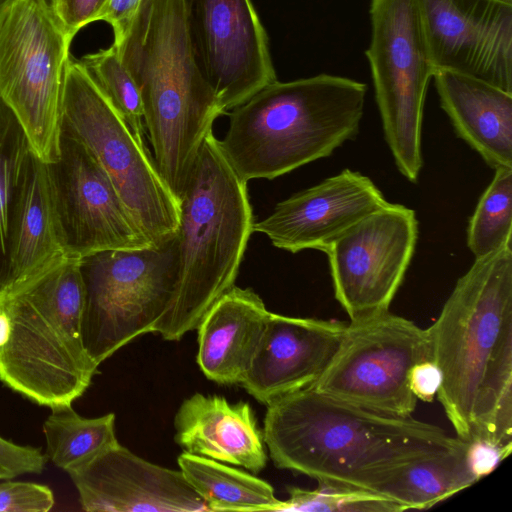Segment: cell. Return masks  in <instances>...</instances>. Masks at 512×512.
Masks as SVG:
<instances>
[{"label": "cell", "instance_id": "cell-20", "mask_svg": "<svg viewBox=\"0 0 512 512\" xmlns=\"http://www.w3.org/2000/svg\"><path fill=\"white\" fill-rule=\"evenodd\" d=\"M455 133L492 169L512 168V93L449 69L433 75Z\"/></svg>", "mask_w": 512, "mask_h": 512}, {"label": "cell", "instance_id": "cell-14", "mask_svg": "<svg viewBox=\"0 0 512 512\" xmlns=\"http://www.w3.org/2000/svg\"><path fill=\"white\" fill-rule=\"evenodd\" d=\"M46 165L67 257L153 246L80 142L61 133L59 158Z\"/></svg>", "mask_w": 512, "mask_h": 512}, {"label": "cell", "instance_id": "cell-15", "mask_svg": "<svg viewBox=\"0 0 512 512\" xmlns=\"http://www.w3.org/2000/svg\"><path fill=\"white\" fill-rule=\"evenodd\" d=\"M436 69L512 93V1L418 0Z\"/></svg>", "mask_w": 512, "mask_h": 512}, {"label": "cell", "instance_id": "cell-1", "mask_svg": "<svg viewBox=\"0 0 512 512\" xmlns=\"http://www.w3.org/2000/svg\"><path fill=\"white\" fill-rule=\"evenodd\" d=\"M437 392L456 437L512 451V248L479 259L426 328Z\"/></svg>", "mask_w": 512, "mask_h": 512}, {"label": "cell", "instance_id": "cell-34", "mask_svg": "<svg viewBox=\"0 0 512 512\" xmlns=\"http://www.w3.org/2000/svg\"><path fill=\"white\" fill-rule=\"evenodd\" d=\"M442 383V374L432 359L416 363L409 374V387L417 400L432 402Z\"/></svg>", "mask_w": 512, "mask_h": 512}, {"label": "cell", "instance_id": "cell-12", "mask_svg": "<svg viewBox=\"0 0 512 512\" xmlns=\"http://www.w3.org/2000/svg\"><path fill=\"white\" fill-rule=\"evenodd\" d=\"M417 238L415 211L389 202L328 246L334 296L350 320L389 310Z\"/></svg>", "mask_w": 512, "mask_h": 512}, {"label": "cell", "instance_id": "cell-8", "mask_svg": "<svg viewBox=\"0 0 512 512\" xmlns=\"http://www.w3.org/2000/svg\"><path fill=\"white\" fill-rule=\"evenodd\" d=\"M81 335L99 366L136 337L155 332L176 293L173 238L161 246L105 250L79 259Z\"/></svg>", "mask_w": 512, "mask_h": 512}, {"label": "cell", "instance_id": "cell-22", "mask_svg": "<svg viewBox=\"0 0 512 512\" xmlns=\"http://www.w3.org/2000/svg\"><path fill=\"white\" fill-rule=\"evenodd\" d=\"M47 165L37 155L22 195L10 246V292L64 258Z\"/></svg>", "mask_w": 512, "mask_h": 512}, {"label": "cell", "instance_id": "cell-17", "mask_svg": "<svg viewBox=\"0 0 512 512\" xmlns=\"http://www.w3.org/2000/svg\"><path fill=\"white\" fill-rule=\"evenodd\" d=\"M67 473L88 512L208 511L180 470L151 463L119 442Z\"/></svg>", "mask_w": 512, "mask_h": 512}, {"label": "cell", "instance_id": "cell-36", "mask_svg": "<svg viewBox=\"0 0 512 512\" xmlns=\"http://www.w3.org/2000/svg\"><path fill=\"white\" fill-rule=\"evenodd\" d=\"M10 332H11V323H10V319L8 317V315L0 310V347L3 346L9 336H10Z\"/></svg>", "mask_w": 512, "mask_h": 512}, {"label": "cell", "instance_id": "cell-10", "mask_svg": "<svg viewBox=\"0 0 512 512\" xmlns=\"http://www.w3.org/2000/svg\"><path fill=\"white\" fill-rule=\"evenodd\" d=\"M366 57L385 140L398 171L418 181L428 85L436 71L418 0H371Z\"/></svg>", "mask_w": 512, "mask_h": 512}, {"label": "cell", "instance_id": "cell-6", "mask_svg": "<svg viewBox=\"0 0 512 512\" xmlns=\"http://www.w3.org/2000/svg\"><path fill=\"white\" fill-rule=\"evenodd\" d=\"M84 285L79 259L66 257L0 301L11 323L0 347V381L49 408L71 406L98 366L82 341Z\"/></svg>", "mask_w": 512, "mask_h": 512}, {"label": "cell", "instance_id": "cell-7", "mask_svg": "<svg viewBox=\"0 0 512 512\" xmlns=\"http://www.w3.org/2000/svg\"><path fill=\"white\" fill-rule=\"evenodd\" d=\"M61 133L80 142L115 186L153 246L176 234L178 199L153 157L93 83L80 61L67 59L61 99Z\"/></svg>", "mask_w": 512, "mask_h": 512}, {"label": "cell", "instance_id": "cell-2", "mask_svg": "<svg viewBox=\"0 0 512 512\" xmlns=\"http://www.w3.org/2000/svg\"><path fill=\"white\" fill-rule=\"evenodd\" d=\"M263 438L278 468L319 485L364 491L389 470L463 441L411 415L371 409L311 387L267 404Z\"/></svg>", "mask_w": 512, "mask_h": 512}, {"label": "cell", "instance_id": "cell-30", "mask_svg": "<svg viewBox=\"0 0 512 512\" xmlns=\"http://www.w3.org/2000/svg\"><path fill=\"white\" fill-rule=\"evenodd\" d=\"M55 504L46 485L3 479L0 481V512H48Z\"/></svg>", "mask_w": 512, "mask_h": 512}, {"label": "cell", "instance_id": "cell-35", "mask_svg": "<svg viewBox=\"0 0 512 512\" xmlns=\"http://www.w3.org/2000/svg\"><path fill=\"white\" fill-rule=\"evenodd\" d=\"M142 0H109L99 20L110 24L113 44L119 43L128 31Z\"/></svg>", "mask_w": 512, "mask_h": 512}, {"label": "cell", "instance_id": "cell-32", "mask_svg": "<svg viewBox=\"0 0 512 512\" xmlns=\"http://www.w3.org/2000/svg\"><path fill=\"white\" fill-rule=\"evenodd\" d=\"M109 0H51V8L68 36L98 21Z\"/></svg>", "mask_w": 512, "mask_h": 512}, {"label": "cell", "instance_id": "cell-4", "mask_svg": "<svg viewBox=\"0 0 512 512\" xmlns=\"http://www.w3.org/2000/svg\"><path fill=\"white\" fill-rule=\"evenodd\" d=\"M366 90L325 73L269 83L231 110L222 153L246 183L328 157L358 134Z\"/></svg>", "mask_w": 512, "mask_h": 512}, {"label": "cell", "instance_id": "cell-31", "mask_svg": "<svg viewBox=\"0 0 512 512\" xmlns=\"http://www.w3.org/2000/svg\"><path fill=\"white\" fill-rule=\"evenodd\" d=\"M46 460L39 448L19 445L0 436V480L40 474Z\"/></svg>", "mask_w": 512, "mask_h": 512}, {"label": "cell", "instance_id": "cell-13", "mask_svg": "<svg viewBox=\"0 0 512 512\" xmlns=\"http://www.w3.org/2000/svg\"><path fill=\"white\" fill-rule=\"evenodd\" d=\"M197 64L225 114L277 80L252 0H183Z\"/></svg>", "mask_w": 512, "mask_h": 512}, {"label": "cell", "instance_id": "cell-18", "mask_svg": "<svg viewBox=\"0 0 512 512\" xmlns=\"http://www.w3.org/2000/svg\"><path fill=\"white\" fill-rule=\"evenodd\" d=\"M346 327L343 321L271 312L241 385L265 405L311 387L332 360Z\"/></svg>", "mask_w": 512, "mask_h": 512}, {"label": "cell", "instance_id": "cell-21", "mask_svg": "<svg viewBox=\"0 0 512 512\" xmlns=\"http://www.w3.org/2000/svg\"><path fill=\"white\" fill-rule=\"evenodd\" d=\"M270 313L251 288L234 285L214 302L197 326V363L209 380L241 384Z\"/></svg>", "mask_w": 512, "mask_h": 512}, {"label": "cell", "instance_id": "cell-29", "mask_svg": "<svg viewBox=\"0 0 512 512\" xmlns=\"http://www.w3.org/2000/svg\"><path fill=\"white\" fill-rule=\"evenodd\" d=\"M281 502L279 511L400 512L401 508L379 494L364 490L319 485L315 490L297 487Z\"/></svg>", "mask_w": 512, "mask_h": 512}, {"label": "cell", "instance_id": "cell-26", "mask_svg": "<svg viewBox=\"0 0 512 512\" xmlns=\"http://www.w3.org/2000/svg\"><path fill=\"white\" fill-rule=\"evenodd\" d=\"M46 457L68 472L116 444L115 415L85 418L71 406L52 408L43 423Z\"/></svg>", "mask_w": 512, "mask_h": 512}, {"label": "cell", "instance_id": "cell-27", "mask_svg": "<svg viewBox=\"0 0 512 512\" xmlns=\"http://www.w3.org/2000/svg\"><path fill=\"white\" fill-rule=\"evenodd\" d=\"M512 168L495 169L467 227V246L475 259L511 245Z\"/></svg>", "mask_w": 512, "mask_h": 512}, {"label": "cell", "instance_id": "cell-25", "mask_svg": "<svg viewBox=\"0 0 512 512\" xmlns=\"http://www.w3.org/2000/svg\"><path fill=\"white\" fill-rule=\"evenodd\" d=\"M35 156L18 119L0 97V301L9 291L11 240Z\"/></svg>", "mask_w": 512, "mask_h": 512}, {"label": "cell", "instance_id": "cell-24", "mask_svg": "<svg viewBox=\"0 0 512 512\" xmlns=\"http://www.w3.org/2000/svg\"><path fill=\"white\" fill-rule=\"evenodd\" d=\"M179 470L206 504L208 511H279L273 487L225 463L183 452Z\"/></svg>", "mask_w": 512, "mask_h": 512}, {"label": "cell", "instance_id": "cell-37", "mask_svg": "<svg viewBox=\"0 0 512 512\" xmlns=\"http://www.w3.org/2000/svg\"><path fill=\"white\" fill-rule=\"evenodd\" d=\"M14 0H0V17Z\"/></svg>", "mask_w": 512, "mask_h": 512}, {"label": "cell", "instance_id": "cell-16", "mask_svg": "<svg viewBox=\"0 0 512 512\" xmlns=\"http://www.w3.org/2000/svg\"><path fill=\"white\" fill-rule=\"evenodd\" d=\"M388 203L369 177L344 169L279 202L268 217L254 223L253 231L291 253L325 252L349 228Z\"/></svg>", "mask_w": 512, "mask_h": 512}, {"label": "cell", "instance_id": "cell-19", "mask_svg": "<svg viewBox=\"0 0 512 512\" xmlns=\"http://www.w3.org/2000/svg\"><path fill=\"white\" fill-rule=\"evenodd\" d=\"M175 441L185 452L258 473L267 462L263 432L249 403L195 393L174 417Z\"/></svg>", "mask_w": 512, "mask_h": 512}, {"label": "cell", "instance_id": "cell-28", "mask_svg": "<svg viewBox=\"0 0 512 512\" xmlns=\"http://www.w3.org/2000/svg\"><path fill=\"white\" fill-rule=\"evenodd\" d=\"M96 87L131 129L144 142L145 125L139 89L122 63L115 46L84 55L79 59Z\"/></svg>", "mask_w": 512, "mask_h": 512}, {"label": "cell", "instance_id": "cell-23", "mask_svg": "<svg viewBox=\"0 0 512 512\" xmlns=\"http://www.w3.org/2000/svg\"><path fill=\"white\" fill-rule=\"evenodd\" d=\"M467 441L456 447L389 470L370 488L402 511L427 509L477 482L468 465Z\"/></svg>", "mask_w": 512, "mask_h": 512}, {"label": "cell", "instance_id": "cell-38", "mask_svg": "<svg viewBox=\"0 0 512 512\" xmlns=\"http://www.w3.org/2000/svg\"><path fill=\"white\" fill-rule=\"evenodd\" d=\"M47 1L50 3L51 0H47Z\"/></svg>", "mask_w": 512, "mask_h": 512}, {"label": "cell", "instance_id": "cell-5", "mask_svg": "<svg viewBox=\"0 0 512 512\" xmlns=\"http://www.w3.org/2000/svg\"><path fill=\"white\" fill-rule=\"evenodd\" d=\"M173 237L176 293L155 332L176 341L197 328L235 284L254 226L247 183L224 157L213 130L200 146L179 198Z\"/></svg>", "mask_w": 512, "mask_h": 512}, {"label": "cell", "instance_id": "cell-33", "mask_svg": "<svg viewBox=\"0 0 512 512\" xmlns=\"http://www.w3.org/2000/svg\"><path fill=\"white\" fill-rule=\"evenodd\" d=\"M467 442L468 465L477 481L491 473L500 462L510 455L498 445L485 440Z\"/></svg>", "mask_w": 512, "mask_h": 512}, {"label": "cell", "instance_id": "cell-11", "mask_svg": "<svg viewBox=\"0 0 512 512\" xmlns=\"http://www.w3.org/2000/svg\"><path fill=\"white\" fill-rule=\"evenodd\" d=\"M431 358L426 329L389 310L350 320L329 365L311 388L371 409L410 416L412 367Z\"/></svg>", "mask_w": 512, "mask_h": 512}, {"label": "cell", "instance_id": "cell-9", "mask_svg": "<svg viewBox=\"0 0 512 512\" xmlns=\"http://www.w3.org/2000/svg\"><path fill=\"white\" fill-rule=\"evenodd\" d=\"M71 41L47 0H14L0 17V97L45 163L60 155L63 77Z\"/></svg>", "mask_w": 512, "mask_h": 512}, {"label": "cell", "instance_id": "cell-3", "mask_svg": "<svg viewBox=\"0 0 512 512\" xmlns=\"http://www.w3.org/2000/svg\"><path fill=\"white\" fill-rule=\"evenodd\" d=\"M113 45L139 89L156 167L179 201L201 144L225 114L197 64L183 0H142Z\"/></svg>", "mask_w": 512, "mask_h": 512}]
</instances>
